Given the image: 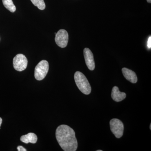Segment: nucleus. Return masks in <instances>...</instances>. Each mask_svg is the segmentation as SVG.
Masks as SVG:
<instances>
[{
  "mask_svg": "<svg viewBox=\"0 0 151 151\" xmlns=\"http://www.w3.org/2000/svg\"><path fill=\"white\" fill-rule=\"evenodd\" d=\"M57 141L61 148L65 151H76L78 147V142L74 130L69 126L61 125L55 132Z\"/></svg>",
  "mask_w": 151,
  "mask_h": 151,
  "instance_id": "1",
  "label": "nucleus"
},
{
  "mask_svg": "<svg viewBox=\"0 0 151 151\" xmlns=\"http://www.w3.org/2000/svg\"><path fill=\"white\" fill-rule=\"evenodd\" d=\"M74 78L76 86L81 92L86 95L91 93V86L83 73L80 71H76L74 74Z\"/></svg>",
  "mask_w": 151,
  "mask_h": 151,
  "instance_id": "2",
  "label": "nucleus"
},
{
  "mask_svg": "<svg viewBox=\"0 0 151 151\" xmlns=\"http://www.w3.org/2000/svg\"><path fill=\"white\" fill-rule=\"evenodd\" d=\"M48 62L46 60H41L35 67V78L38 81L43 80L48 73Z\"/></svg>",
  "mask_w": 151,
  "mask_h": 151,
  "instance_id": "3",
  "label": "nucleus"
},
{
  "mask_svg": "<svg viewBox=\"0 0 151 151\" xmlns=\"http://www.w3.org/2000/svg\"><path fill=\"white\" fill-rule=\"evenodd\" d=\"M110 128L116 138L122 137L124 134V125L123 122L117 119H111L110 122Z\"/></svg>",
  "mask_w": 151,
  "mask_h": 151,
  "instance_id": "4",
  "label": "nucleus"
},
{
  "mask_svg": "<svg viewBox=\"0 0 151 151\" xmlns=\"http://www.w3.org/2000/svg\"><path fill=\"white\" fill-rule=\"evenodd\" d=\"M28 60L24 55L22 54L17 55L13 59V66L16 70L22 71L27 66Z\"/></svg>",
  "mask_w": 151,
  "mask_h": 151,
  "instance_id": "5",
  "label": "nucleus"
},
{
  "mask_svg": "<svg viewBox=\"0 0 151 151\" xmlns=\"http://www.w3.org/2000/svg\"><path fill=\"white\" fill-rule=\"evenodd\" d=\"M68 35L65 30H59L55 34V42L61 48L66 47L68 43Z\"/></svg>",
  "mask_w": 151,
  "mask_h": 151,
  "instance_id": "6",
  "label": "nucleus"
},
{
  "mask_svg": "<svg viewBox=\"0 0 151 151\" xmlns=\"http://www.w3.org/2000/svg\"><path fill=\"white\" fill-rule=\"evenodd\" d=\"M84 55L87 67L90 70H94L95 68V62L92 51L89 48H85L84 50Z\"/></svg>",
  "mask_w": 151,
  "mask_h": 151,
  "instance_id": "7",
  "label": "nucleus"
},
{
  "mask_svg": "<svg viewBox=\"0 0 151 151\" xmlns=\"http://www.w3.org/2000/svg\"><path fill=\"white\" fill-rule=\"evenodd\" d=\"M127 94L125 92H121L119 91V87L115 86L112 89L111 93V97L112 99L116 102H121L125 99Z\"/></svg>",
  "mask_w": 151,
  "mask_h": 151,
  "instance_id": "8",
  "label": "nucleus"
},
{
  "mask_svg": "<svg viewBox=\"0 0 151 151\" xmlns=\"http://www.w3.org/2000/svg\"><path fill=\"white\" fill-rule=\"evenodd\" d=\"M122 71L124 77L127 80L134 84L137 83V77L134 71L126 68H124L122 69Z\"/></svg>",
  "mask_w": 151,
  "mask_h": 151,
  "instance_id": "9",
  "label": "nucleus"
},
{
  "mask_svg": "<svg viewBox=\"0 0 151 151\" xmlns=\"http://www.w3.org/2000/svg\"><path fill=\"white\" fill-rule=\"evenodd\" d=\"M20 140L25 144L29 143L35 144L37 141V137L34 133H29L27 134L22 136L20 138Z\"/></svg>",
  "mask_w": 151,
  "mask_h": 151,
  "instance_id": "10",
  "label": "nucleus"
},
{
  "mask_svg": "<svg viewBox=\"0 0 151 151\" xmlns=\"http://www.w3.org/2000/svg\"><path fill=\"white\" fill-rule=\"evenodd\" d=\"M3 4L6 9L11 12H14L16 10L15 6L12 0H2Z\"/></svg>",
  "mask_w": 151,
  "mask_h": 151,
  "instance_id": "11",
  "label": "nucleus"
},
{
  "mask_svg": "<svg viewBox=\"0 0 151 151\" xmlns=\"http://www.w3.org/2000/svg\"><path fill=\"white\" fill-rule=\"evenodd\" d=\"M31 1L39 9L43 10L45 9V4L44 0H31Z\"/></svg>",
  "mask_w": 151,
  "mask_h": 151,
  "instance_id": "12",
  "label": "nucleus"
},
{
  "mask_svg": "<svg viewBox=\"0 0 151 151\" xmlns=\"http://www.w3.org/2000/svg\"><path fill=\"white\" fill-rule=\"evenodd\" d=\"M17 149L18 151H26L27 150L26 149H25L24 147H22V146H18L17 147Z\"/></svg>",
  "mask_w": 151,
  "mask_h": 151,
  "instance_id": "13",
  "label": "nucleus"
},
{
  "mask_svg": "<svg viewBox=\"0 0 151 151\" xmlns=\"http://www.w3.org/2000/svg\"><path fill=\"white\" fill-rule=\"evenodd\" d=\"M147 46L149 48L151 49V37L150 36L147 42Z\"/></svg>",
  "mask_w": 151,
  "mask_h": 151,
  "instance_id": "14",
  "label": "nucleus"
},
{
  "mask_svg": "<svg viewBox=\"0 0 151 151\" xmlns=\"http://www.w3.org/2000/svg\"><path fill=\"white\" fill-rule=\"evenodd\" d=\"M2 123V119L0 117V129H1V125Z\"/></svg>",
  "mask_w": 151,
  "mask_h": 151,
  "instance_id": "15",
  "label": "nucleus"
},
{
  "mask_svg": "<svg viewBox=\"0 0 151 151\" xmlns=\"http://www.w3.org/2000/svg\"><path fill=\"white\" fill-rule=\"evenodd\" d=\"M147 2H148L149 3H151V0H147Z\"/></svg>",
  "mask_w": 151,
  "mask_h": 151,
  "instance_id": "16",
  "label": "nucleus"
},
{
  "mask_svg": "<svg viewBox=\"0 0 151 151\" xmlns=\"http://www.w3.org/2000/svg\"><path fill=\"white\" fill-rule=\"evenodd\" d=\"M97 151H103V150H97Z\"/></svg>",
  "mask_w": 151,
  "mask_h": 151,
  "instance_id": "17",
  "label": "nucleus"
},
{
  "mask_svg": "<svg viewBox=\"0 0 151 151\" xmlns=\"http://www.w3.org/2000/svg\"><path fill=\"white\" fill-rule=\"evenodd\" d=\"M150 129L151 130V124H150Z\"/></svg>",
  "mask_w": 151,
  "mask_h": 151,
  "instance_id": "18",
  "label": "nucleus"
}]
</instances>
